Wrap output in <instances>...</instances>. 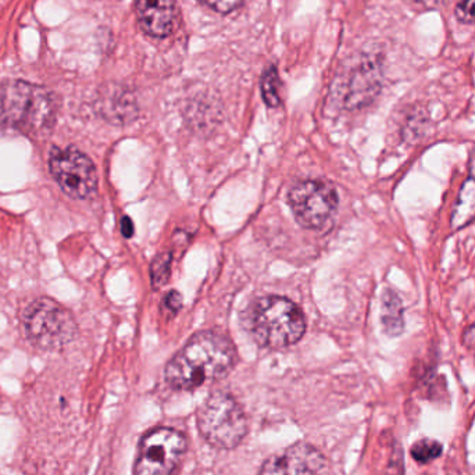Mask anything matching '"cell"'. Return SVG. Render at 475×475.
Segmentation results:
<instances>
[{"mask_svg": "<svg viewBox=\"0 0 475 475\" xmlns=\"http://www.w3.org/2000/svg\"><path fill=\"white\" fill-rule=\"evenodd\" d=\"M236 363L232 342L213 331L199 332L168 361L165 381L176 391H192L216 383L230 374Z\"/></svg>", "mask_w": 475, "mask_h": 475, "instance_id": "cell-1", "label": "cell"}, {"mask_svg": "<svg viewBox=\"0 0 475 475\" xmlns=\"http://www.w3.org/2000/svg\"><path fill=\"white\" fill-rule=\"evenodd\" d=\"M59 112L56 93L23 79L0 83V125L28 137H45Z\"/></svg>", "mask_w": 475, "mask_h": 475, "instance_id": "cell-2", "label": "cell"}, {"mask_svg": "<svg viewBox=\"0 0 475 475\" xmlns=\"http://www.w3.org/2000/svg\"><path fill=\"white\" fill-rule=\"evenodd\" d=\"M249 330L263 347L282 349L295 345L306 331L302 310L291 301L268 296L257 301L250 310Z\"/></svg>", "mask_w": 475, "mask_h": 475, "instance_id": "cell-3", "label": "cell"}, {"mask_svg": "<svg viewBox=\"0 0 475 475\" xmlns=\"http://www.w3.org/2000/svg\"><path fill=\"white\" fill-rule=\"evenodd\" d=\"M21 327L28 342L45 352L63 349L77 335L72 314L50 298L31 302L21 313Z\"/></svg>", "mask_w": 475, "mask_h": 475, "instance_id": "cell-4", "label": "cell"}, {"mask_svg": "<svg viewBox=\"0 0 475 475\" xmlns=\"http://www.w3.org/2000/svg\"><path fill=\"white\" fill-rule=\"evenodd\" d=\"M198 429L213 447L230 450L247 434V417L236 399L227 392H213L196 413Z\"/></svg>", "mask_w": 475, "mask_h": 475, "instance_id": "cell-5", "label": "cell"}, {"mask_svg": "<svg viewBox=\"0 0 475 475\" xmlns=\"http://www.w3.org/2000/svg\"><path fill=\"white\" fill-rule=\"evenodd\" d=\"M188 450L186 436L171 427H156L139 442L134 475H174Z\"/></svg>", "mask_w": 475, "mask_h": 475, "instance_id": "cell-6", "label": "cell"}, {"mask_svg": "<svg viewBox=\"0 0 475 475\" xmlns=\"http://www.w3.org/2000/svg\"><path fill=\"white\" fill-rule=\"evenodd\" d=\"M49 168L61 191L70 198L83 201L97 194V168L79 149L74 146L65 149L53 148L49 157Z\"/></svg>", "mask_w": 475, "mask_h": 475, "instance_id": "cell-7", "label": "cell"}, {"mask_svg": "<svg viewBox=\"0 0 475 475\" xmlns=\"http://www.w3.org/2000/svg\"><path fill=\"white\" fill-rule=\"evenodd\" d=\"M338 194L325 181H302L290 194V205L296 221L309 230L324 227L338 209Z\"/></svg>", "mask_w": 475, "mask_h": 475, "instance_id": "cell-8", "label": "cell"}, {"mask_svg": "<svg viewBox=\"0 0 475 475\" xmlns=\"http://www.w3.org/2000/svg\"><path fill=\"white\" fill-rule=\"evenodd\" d=\"M383 88V63L375 54H363L349 70L339 90L342 105L347 110L368 106Z\"/></svg>", "mask_w": 475, "mask_h": 475, "instance_id": "cell-9", "label": "cell"}, {"mask_svg": "<svg viewBox=\"0 0 475 475\" xmlns=\"http://www.w3.org/2000/svg\"><path fill=\"white\" fill-rule=\"evenodd\" d=\"M325 468L327 460L317 447L298 442L283 453L268 457L257 475H324Z\"/></svg>", "mask_w": 475, "mask_h": 475, "instance_id": "cell-10", "label": "cell"}, {"mask_svg": "<svg viewBox=\"0 0 475 475\" xmlns=\"http://www.w3.org/2000/svg\"><path fill=\"white\" fill-rule=\"evenodd\" d=\"M141 28L153 38L171 34L175 19L174 0H135Z\"/></svg>", "mask_w": 475, "mask_h": 475, "instance_id": "cell-11", "label": "cell"}, {"mask_svg": "<svg viewBox=\"0 0 475 475\" xmlns=\"http://www.w3.org/2000/svg\"><path fill=\"white\" fill-rule=\"evenodd\" d=\"M381 323L385 334L390 336H399L405 330L403 305L398 294L392 290H387L383 295Z\"/></svg>", "mask_w": 475, "mask_h": 475, "instance_id": "cell-12", "label": "cell"}, {"mask_svg": "<svg viewBox=\"0 0 475 475\" xmlns=\"http://www.w3.org/2000/svg\"><path fill=\"white\" fill-rule=\"evenodd\" d=\"M475 219V181H467L463 185L456 209L452 217V227L461 228Z\"/></svg>", "mask_w": 475, "mask_h": 475, "instance_id": "cell-13", "label": "cell"}, {"mask_svg": "<svg viewBox=\"0 0 475 475\" xmlns=\"http://www.w3.org/2000/svg\"><path fill=\"white\" fill-rule=\"evenodd\" d=\"M261 94L267 106L270 108H278L281 103L279 98V77L276 72V68L274 65H270L261 77Z\"/></svg>", "mask_w": 475, "mask_h": 475, "instance_id": "cell-14", "label": "cell"}, {"mask_svg": "<svg viewBox=\"0 0 475 475\" xmlns=\"http://www.w3.org/2000/svg\"><path fill=\"white\" fill-rule=\"evenodd\" d=\"M128 99L125 92L116 89L114 92L106 93L101 101V109L106 117L110 119H120L125 116V110L128 109ZM128 112V110H127Z\"/></svg>", "mask_w": 475, "mask_h": 475, "instance_id": "cell-15", "label": "cell"}, {"mask_svg": "<svg viewBox=\"0 0 475 475\" xmlns=\"http://www.w3.org/2000/svg\"><path fill=\"white\" fill-rule=\"evenodd\" d=\"M443 452V446L435 439H420L412 446V457L420 464H428L438 458Z\"/></svg>", "mask_w": 475, "mask_h": 475, "instance_id": "cell-16", "label": "cell"}, {"mask_svg": "<svg viewBox=\"0 0 475 475\" xmlns=\"http://www.w3.org/2000/svg\"><path fill=\"white\" fill-rule=\"evenodd\" d=\"M171 263H172L171 253H161L153 260L152 267H150V278H152V285L154 290H159L167 283L171 275Z\"/></svg>", "mask_w": 475, "mask_h": 475, "instance_id": "cell-17", "label": "cell"}, {"mask_svg": "<svg viewBox=\"0 0 475 475\" xmlns=\"http://www.w3.org/2000/svg\"><path fill=\"white\" fill-rule=\"evenodd\" d=\"M454 16L463 24H475V0H460Z\"/></svg>", "mask_w": 475, "mask_h": 475, "instance_id": "cell-18", "label": "cell"}, {"mask_svg": "<svg viewBox=\"0 0 475 475\" xmlns=\"http://www.w3.org/2000/svg\"><path fill=\"white\" fill-rule=\"evenodd\" d=\"M199 2L217 13L227 14L239 8L243 3V0H199Z\"/></svg>", "mask_w": 475, "mask_h": 475, "instance_id": "cell-19", "label": "cell"}, {"mask_svg": "<svg viewBox=\"0 0 475 475\" xmlns=\"http://www.w3.org/2000/svg\"><path fill=\"white\" fill-rule=\"evenodd\" d=\"M164 305L170 312H178L182 307V296L176 291H172L165 296Z\"/></svg>", "mask_w": 475, "mask_h": 475, "instance_id": "cell-20", "label": "cell"}, {"mask_svg": "<svg viewBox=\"0 0 475 475\" xmlns=\"http://www.w3.org/2000/svg\"><path fill=\"white\" fill-rule=\"evenodd\" d=\"M463 342L468 349L475 350V325H471L464 331Z\"/></svg>", "mask_w": 475, "mask_h": 475, "instance_id": "cell-21", "label": "cell"}, {"mask_svg": "<svg viewBox=\"0 0 475 475\" xmlns=\"http://www.w3.org/2000/svg\"><path fill=\"white\" fill-rule=\"evenodd\" d=\"M121 232L125 238H131L134 235V224L130 217H123L121 220Z\"/></svg>", "mask_w": 475, "mask_h": 475, "instance_id": "cell-22", "label": "cell"}]
</instances>
